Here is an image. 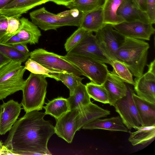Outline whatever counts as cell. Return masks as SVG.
<instances>
[{
	"label": "cell",
	"instance_id": "obj_1",
	"mask_svg": "<svg viewBox=\"0 0 155 155\" xmlns=\"http://www.w3.org/2000/svg\"><path fill=\"white\" fill-rule=\"evenodd\" d=\"M45 113L26 112L9 131L4 147L14 155H51L48 141L55 134L54 127L45 120Z\"/></svg>",
	"mask_w": 155,
	"mask_h": 155
},
{
	"label": "cell",
	"instance_id": "obj_2",
	"mask_svg": "<svg viewBox=\"0 0 155 155\" xmlns=\"http://www.w3.org/2000/svg\"><path fill=\"white\" fill-rule=\"evenodd\" d=\"M148 43L140 39L126 38L118 49L115 59L124 64L136 78L143 74L147 62Z\"/></svg>",
	"mask_w": 155,
	"mask_h": 155
},
{
	"label": "cell",
	"instance_id": "obj_3",
	"mask_svg": "<svg viewBox=\"0 0 155 155\" xmlns=\"http://www.w3.org/2000/svg\"><path fill=\"white\" fill-rule=\"evenodd\" d=\"M44 76L31 73L22 90L21 104L26 112L42 110L47 92L48 82Z\"/></svg>",
	"mask_w": 155,
	"mask_h": 155
},
{
	"label": "cell",
	"instance_id": "obj_4",
	"mask_svg": "<svg viewBox=\"0 0 155 155\" xmlns=\"http://www.w3.org/2000/svg\"><path fill=\"white\" fill-rule=\"evenodd\" d=\"M83 15L81 13L78 16L74 18L71 15L70 10L55 14L48 11L44 7L29 14L32 22L44 31L56 30L64 26L79 27Z\"/></svg>",
	"mask_w": 155,
	"mask_h": 155
},
{
	"label": "cell",
	"instance_id": "obj_5",
	"mask_svg": "<svg viewBox=\"0 0 155 155\" xmlns=\"http://www.w3.org/2000/svg\"><path fill=\"white\" fill-rule=\"evenodd\" d=\"M22 63L11 60L0 67V100L22 90L26 69Z\"/></svg>",
	"mask_w": 155,
	"mask_h": 155
},
{
	"label": "cell",
	"instance_id": "obj_6",
	"mask_svg": "<svg viewBox=\"0 0 155 155\" xmlns=\"http://www.w3.org/2000/svg\"><path fill=\"white\" fill-rule=\"evenodd\" d=\"M64 57L78 67L91 82L96 84H103L110 71L104 63L89 57L67 53Z\"/></svg>",
	"mask_w": 155,
	"mask_h": 155
},
{
	"label": "cell",
	"instance_id": "obj_7",
	"mask_svg": "<svg viewBox=\"0 0 155 155\" xmlns=\"http://www.w3.org/2000/svg\"><path fill=\"white\" fill-rule=\"evenodd\" d=\"M29 58L52 71H66L76 75L84 76L78 67L62 56L48 51L43 48H38L30 52Z\"/></svg>",
	"mask_w": 155,
	"mask_h": 155
},
{
	"label": "cell",
	"instance_id": "obj_8",
	"mask_svg": "<svg viewBox=\"0 0 155 155\" xmlns=\"http://www.w3.org/2000/svg\"><path fill=\"white\" fill-rule=\"evenodd\" d=\"M125 96L118 100L113 106L128 130L141 125L137 110L133 98L134 93L132 87L128 84Z\"/></svg>",
	"mask_w": 155,
	"mask_h": 155
},
{
	"label": "cell",
	"instance_id": "obj_9",
	"mask_svg": "<svg viewBox=\"0 0 155 155\" xmlns=\"http://www.w3.org/2000/svg\"><path fill=\"white\" fill-rule=\"evenodd\" d=\"M95 37L101 48L112 61L124 43L125 37L110 25H105L95 32Z\"/></svg>",
	"mask_w": 155,
	"mask_h": 155
},
{
	"label": "cell",
	"instance_id": "obj_10",
	"mask_svg": "<svg viewBox=\"0 0 155 155\" xmlns=\"http://www.w3.org/2000/svg\"><path fill=\"white\" fill-rule=\"evenodd\" d=\"M67 53L87 56L111 64L112 61L104 53L92 32L87 31L81 41Z\"/></svg>",
	"mask_w": 155,
	"mask_h": 155
},
{
	"label": "cell",
	"instance_id": "obj_11",
	"mask_svg": "<svg viewBox=\"0 0 155 155\" xmlns=\"http://www.w3.org/2000/svg\"><path fill=\"white\" fill-rule=\"evenodd\" d=\"M125 37L149 40L155 32L153 24L140 21H124L112 26Z\"/></svg>",
	"mask_w": 155,
	"mask_h": 155
},
{
	"label": "cell",
	"instance_id": "obj_12",
	"mask_svg": "<svg viewBox=\"0 0 155 155\" xmlns=\"http://www.w3.org/2000/svg\"><path fill=\"white\" fill-rule=\"evenodd\" d=\"M79 111L76 109L68 112L57 119L54 127L55 134L68 143H71L78 131Z\"/></svg>",
	"mask_w": 155,
	"mask_h": 155
},
{
	"label": "cell",
	"instance_id": "obj_13",
	"mask_svg": "<svg viewBox=\"0 0 155 155\" xmlns=\"http://www.w3.org/2000/svg\"><path fill=\"white\" fill-rule=\"evenodd\" d=\"M21 104L13 100L0 105V135L5 134L17 121L21 109Z\"/></svg>",
	"mask_w": 155,
	"mask_h": 155
},
{
	"label": "cell",
	"instance_id": "obj_14",
	"mask_svg": "<svg viewBox=\"0 0 155 155\" xmlns=\"http://www.w3.org/2000/svg\"><path fill=\"white\" fill-rule=\"evenodd\" d=\"M134 90L141 98L155 104V75L148 71L134 79Z\"/></svg>",
	"mask_w": 155,
	"mask_h": 155
},
{
	"label": "cell",
	"instance_id": "obj_15",
	"mask_svg": "<svg viewBox=\"0 0 155 155\" xmlns=\"http://www.w3.org/2000/svg\"><path fill=\"white\" fill-rule=\"evenodd\" d=\"M48 2L49 0H13L0 10V13L7 17L19 19L22 14L31 9Z\"/></svg>",
	"mask_w": 155,
	"mask_h": 155
},
{
	"label": "cell",
	"instance_id": "obj_16",
	"mask_svg": "<svg viewBox=\"0 0 155 155\" xmlns=\"http://www.w3.org/2000/svg\"><path fill=\"white\" fill-rule=\"evenodd\" d=\"M103 84L107 92L110 106H114L118 100L126 94L127 87L125 82L111 72H109Z\"/></svg>",
	"mask_w": 155,
	"mask_h": 155
},
{
	"label": "cell",
	"instance_id": "obj_17",
	"mask_svg": "<svg viewBox=\"0 0 155 155\" xmlns=\"http://www.w3.org/2000/svg\"><path fill=\"white\" fill-rule=\"evenodd\" d=\"M117 14L125 21H140L150 23L146 12L140 9L134 0H123Z\"/></svg>",
	"mask_w": 155,
	"mask_h": 155
},
{
	"label": "cell",
	"instance_id": "obj_18",
	"mask_svg": "<svg viewBox=\"0 0 155 155\" xmlns=\"http://www.w3.org/2000/svg\"><path fill=\"white\" fill-rule=\"evenodd\" d=\"M79 111L78 119V130L85 124L97 119L106 117L110 111L104 109L91 102L78 109Z\"/></svg>",
	"mask_w": 155,
	"mask_h": 155
},
{
	"label": "cell",
	"instance_id": "obj_19",
	"mask_svg": "<svg viewBox=\"0 0 155 155\" xmlns=\"http://www.w3.org/2000/svg\"><path fill=\"white\" fill-rule=\"evenodd\" d=\"M133 98L141 122V125L149 126L155 125V104L141 98L134 93Z\"/></svg>",
	"mask_w": 155,
	"mask_h": 155
},
{
	"label": "cell",
	"instance_id": "obj_20",
	"mask_svg": "<svg viewBox=\"0 0 155 155\" xmlns=\"http://www.w3.org/2000/svg\"><path fill=\"white\" fill-rule=\"evenodd\" d=\"M85 130L103 129L111 131L128 132V129L124 124L120 116L101 119L98 118L84 125L82 128Z\"/></svg>",
	"mask_w": 155,
	"mask_h": 155
},
{
	"label": "cell",
	"instance_id": "obj_21",
	"mask_svg": "<svg viewBox=\"0 0 155 155\" xmlns=\"http://www.w3.org/2000/svg\"><path fill=\"white\" fill-rule=\"evenodd\" d=\"M105 25L102 5L97 9L84 14L79 27L88 32H95Z\"/></svg>",
	"mask_w": 155,
	"mask_h": 155
},
{
	"label": "cell",
	"instance_id": "obj_22",
	"mask_svg": "<svg viewBox=\"0 0 155 155\" xmlns=\"http://www.w3.org/2000/svg\"><path fill=\"white\" fill-rule=\"evenodd\" d=\"M20 21L21 26L19 31L16 34L17 36L27 44L32 45L38 43L41 35L38 27L26 18L22 17L20 19Z\"/></svg>",
	"mask_w": 155,
	"mask_h": 155
},
{
	"label": "cell",
	"instance_id": "obj_23",
	"mask_svg": "<svg viewBox=\"0 0 155 155\" xmlns=\"http://www.w3.org/2000/svg\"><path fill=\"white\" fill-rule=\"evenodd\" d=\"M137 130L129 131L130 136L128 141L133 146L145 145L152 142L155 138V125L145 126L140 125L134 128Z\"/></svg>",
	"mask_w": 155,
	"mask_h": 155
},
{
	"label": "cell",
	"instance_id": "obj_24",
	"mask_svg": "<svg viewBox=\"0 0 155 155\" xmlns=\"http://www.w3.org/2000/svg\"><path fill=\"white\" fill-rule=\"evenodd\" d=\"M123 0H104L102 8L105 24L112 26L124 21L117 14V11Z\"/></svg>",
	"mask_w": 155,
	"mask_h": 155
},
{
	"label": "cell",
	"instance_id": "obj_25",
	"mask_svg": "<svg viewBox=\"0 0 155 155\" xmlns=\"http://www.w3.org/2000/svg\"><path fill=\"white\" fill-rule=\"evenodd\" d=\"M43 108L45 110L46 115H50L57 120L71 110L67 99L62 97L49 101Z\"/></svg>",
	"mask_w": 155,
	"mask_h": 155
},
{
	"label": "cell",
	"instance_id": "obj_26",
	"mask_svg": "<svg viewBox=\"0 0 155 155\" xmlns=\"http://www.w3.org/2000/svg\"><path fill=\"white\" fill-rule=\"evenodd\" d=\"M90 99L86 86L82 82L76 87L72 94L67 98L71 110L88 104L91 102Z\"/></svg>",
	"mask_w": 155,
	"mask_h": 155
},
{
	"label": "cell",
	"instance_id": "obj_27",
	"mask_svg": "<svg viewBox=\"0 0 155 155\" xmlns=\"http://www.w3.org/2000/svg\"><path fill=\"white\" fill-rule=\"evenodd\" d=\"M25 68L31 73L41 74L45 78H53L57 81H60L59 74L61 72L52 71L39 63L28 58L25 63Z\"/></svg>",
	"mask_w": 155,
	"mask_h": 155
},
{
	"label": "cell",
	"instance_id": "obj_28",
	"mask_svg": "<svg viewBox=\"0 0 155 155\" xmlns=\"http://www.w3.org/2000/svg\"><path fill=\"white\" fill-rule=\"evenodd\" d=\"M103 4L101 0H74L66 7L70 9L76 8L80 13L85 14L99 8Z\"/></svg>",
	"mask_w": 155,
	"mask_h": 155
},
{
	"label": "cell",
	"instance_id": "obj_29",
	"mask_svg": "<svg viewBox=\"0 0 155 155\" xmlns=\"http://www.w3.org/2000/svg\"><path fill=\"white\" fill-rule=\"evenodd\" d=\"M85 86L91 98L104 104H109L108 94L103 84H98L91 82L87 83Z\"/></svg>",
	"mask_w": 155,
	"mask_h": 155
},
{
	"label": "cell",
	"instance_id": "obj_30",
	"mask_svg": "<svg viewBox=\"0 0 155 155\" xmlns=\"http://www.w3.org/2000/svg\"><path fill=\"white\" fill-rule=\"evenodd\" d=\"M111 65L113 68L112 71H110L111 73L117 75L125 83L134 85L133 75L124 64L115 60L112 61Z\"/></svg>",
	"mask_w": 155,
	"mask_h": 155
},
{
	"label": "cell",
	"instance_id": "obj_31",
	"mask_svg": "<svg viewBox=\"0 0 155 155\" xmlns=\"http://www.w3.org/2000/svg\"><path fill=\"white\" fill-rule=\"evenodd\" d=\"M0 52L11 60L24 62L29 57L30 54H25L12 46L0 43Z\"/></svg>",
	"mask_w": 155,
	"mask_h": 155
},
{
	"label": "cell",
	"instance_id": "obj_32",
	"mask_svg": "<svg viewBox=\"0 0 155 155\" xmlns=\"http://www.w3.org/2000/svg\"><path fill=\"white\" fill-rule=\"evenodd\" d=\"M59 78L67 87L70 91V95H71L79 84L84 78L66 71L61 72L59 74Z\"/></svg>",
	"mask_w": 155,
	"mask_h": 155
},
{
	"label": "cell",
	"instance_id": "obj_33",
	"mask_svg": "<svg viewBox=\"0 0 155 155\" xmlns=\"http://www.w3.org/2000/svg\"><path fill=\"white\" fill-rule=\"evenodd\" d=\"M7 17L8 26L6 33L0 40V43H4L13 36L16 35L20 28L21 24L20 19L13 17Z\"/></svg>",
	"mask_w": 155,
	"mask_h": 155
},
{
	"label": "cell",
	"instance_id": "obj_34",
	"mask_svg": "<svg viewBox=\"0 0 155 155\" xmlns=\"http://www.w3.org/2000/svg\"><path fill=\"white\" fill-rule=\"evenodd\" d=\"M87 31L79 27L66 40L64 48L68 52L76 46L82 39Z\"/></svg>",
	"mask_w": 155,
	"mask_h": 155
},
{
	"label": "cell",
	"instance_id": "obj_35",
	"mask_svg": "<svg viewBox=\"0 0 155 155\" xmlns=\"http://www.w3.org/2000/svg\"><path fill=\"white\" fill-rule=\"evenodd\" d=\"M146 13L150 23L155 22V0H147Z\"/></svg>",
	"mask_w": 155,
	"mask_h": 155
},
{
	"label": "cell",
	"instance_id": "obj_36",
	"mask_svg": "<svg viewBox=\"0 0 155 155\" xmlns=\"http://www.w3.org/2000/svg\"><path fill=\"white\" fill-rule=\"evenodd\" d=\"M8 22L7 17L0 15V40L5 35L7 28Z\"/></svg>",
	"mask_w": 155,
	"mask_h": 155
},
{
	"label": "cell",
	"instance_id": "obj_37",
	"mask_svg": "<svg viewBox=\"0 0 155 155\" xmlns=\"http://www.w3.org/2000/svg\"><path fill=\"white\" fill-rule=\"evenodd\" d=\"M19 43L27 44L25 41L18 36L16 34L13 36L4 43L11 45Z\"/></svg>",
	"mask_w": 155,
	"mask_h": 155
},
{
	"label": "cell",
	"instance_id": "obj_38",
	"mask_svg": "<svg viewBox=\"0 0 155 155\" xmlns=\"http://www.w3.org/2000/svg\"><path fill=\"white\" fill-rule=\"evenodd\" d=\"M12 46L18 51L23 53L26 54L30 53V52L26 44L19 43L14 45Z\"/></svg>",
	"mask_w": 155,
	"mask_h": 155
},
{
	"label": "cell",
	"instance_id": "obj_39",
	"mask_svg": "<svg viewBox=\"0 0 155 155\" xmlns=\"http://www.w3.org/2000/svg\"><path fill=\"white\" fill-rule=\"evenodd\" d=\"M134 1L140 9L143 11L146 12L147 0H134Z\"/></svg>",
	"mask_w": 155,
	"mask_h": 155
},
{
	"label": "cell",
	"instance_id": "obj_40",
	"mask_svg": "<svg viewBox=\"0 0 155 155\" xmlns=\"http://www.w3.org/2000/svg\"><path fill=\"white\" fill-rule=\"evenodd\" d=\"M49 1L52 2L59 5L67 6L69 3L73 0H49Z\"/></svg>",
	"mask_w": 155,
	"mask_h": 155
},
{
	"label": "cell",
	"instance_id": "obj_41",
	"mask_svg": "<svg viewBox=\"0 0 155 155\" xmlns=\"http://www.w3.org/2000/svg\"><path fill=\"white\" fill-rule=\"evenodd\" d=\"M11 60L0 52V67Z\"/></svg>",
	"mask_w": 155,
	"mask_h": 155
},
{
	"label": "cell",
	"instance_id": "obj_42",
	"mask_svg": "<svg viewBox=\"0 0 155 155\" xmlns=\"http://www.w3.org/2000/svg\"><path fill=\"white\" fill-rule=\"evenodd\" d=\"M148 70V71L155 75V60L152 61L149 64H147Z\"/></svg>",
	"mask_w": 155,
	"mask_h": 155
},
{
	"label": "cell",
	"instance_id": "obj_43",
	"mask_svg": "<svg viewBox=\"0 0 155 155\" xmlns=\"http://www.w3.org/2000/svg\"><path fill=\"white\" fill-rule=\"evenodd\" d=\"M70 11L71 15L74 18L78 16L81 13L76 8L70 9Z\"/></svg>",
	"mask_w": 155,
	"mask_h": 155
},
{
	"label": "cell",
	"instance_id": "obj_44",
	"mask_svg": "<svg viewBox=\"0 0 155 155\" xmlns=\"http://www.w3.org/2000/svg\"><path fill=\"white\" fill-rule=\"evenodd\" d=\"M13 0H0V10Z\"/></svg>",
	"mask_w": 155,
	"mask_h": 155
},
{
	"label": "cell",
	"instance_id": "obj_45",
	"mask_svg": "<svg viewBox=\"0 0 155 155\" xmlns=\"http://www.w3.org/2000/svg\"><path fill=\"white\" fill-rule=\"evenodd\" d=\"M4 148V146L2 143L0 141V154H1V152L3 150Z\"/></svg>",
	"mask_w": 155,
	"mask_h": 155
},
{
	"label": "cell",
	"instance_id": "obj_46",
	"mask_svg": "<svg viewBox=\"0 0 155 155\" xmlns=\"http://www.w3.org/2000/svg\"><path fill=\"white\" fill-rule=\"evenodd\" d=\"M1 14L0 13V15H1Z\"/></svg>",
	"mask_w": 155,
	"mask_h": 155
},
{
	"label": "cell",
	"instance_id": "obj_47",
	"mask_svg": "<svg viewBox=\"0 0 155 155\" xmlns=\"http://www.w3.org/2000/svg\"><path fill=\"white\" fill-rule=\"evenodd\" d=\"M74 0H73V1Z\"/></svg>",
	"mask_w": 155,
	"mask_h": 155
}]
</instances>
